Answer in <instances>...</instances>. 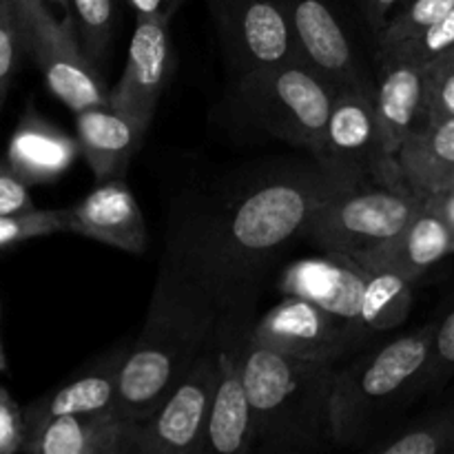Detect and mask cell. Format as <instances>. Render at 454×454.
Segmentation results:
<instances>
[{
	"mask_svg": "<svg viewBox=\"0 0 454 454\" xmlns=\"http://www.w3.org/2000/svg\"><path fill=\"white\" fill-rule=\"evenodd\" d=\"M344 189L350 186L319 167L275 177L244 195L173 257L207 286L220 310L248 306L253 279L284 247L306 235L315 213Z\"/></svg>",
	"mask_w": 454,
	"mask_h": 454,
	"instance_id": "1",
	"label": "cell"
},
{
	"mask_svg": "<svg viewBox=\"0 0 454 454\" xmlns=\"http://www.w3.org/2000/svg\"><path fill=\"white\" fill-rule=\"evenodd\" d=\"M220 304L173 255L155 279L145 324L124 355L115 408L142 424L215 341Z\"/></svg>",
	"mask_w": 454,
	"mask_h": 454,
	"instance_id": "2",
	"label": "cell"
},
{
	"mask_svg": "<svg viewBox=\"0 0 454 454\" xmlns=\"http://www.w3.org/2000/svg\"><path fill=\"white\" fill-rule=\"evenodd\" d=\"M248 306L220 313L255 412V452H315L337 446L333 388L337 368L266 348L247 328Z\"/></svg>",
	"mask_w": 454,
	"mask_h": 454,
	"instance_id": "3",
	"label": "cell"
},
{
	"mask_svg": "<svg viewBox=\"0 0 454 454\" xmlns=\"http://www.w3.org/2000/svg\"><path fill=\"white\" fill-rule=\"evenodd\" d=\"M437 322L399 335L350 366L337 368L333 388V430L337 446H359L368 439L381 412L402 402L411 390L419 393L428 366Z\"/></svg>",
	"mask_w": 454,
	"mask_h": 454,
	"instance_id": "4",
	"label": "cell"
},
{
	"mask_svg": "<svg viewBox=\"0 0 454 454\" xmlns=\"http://www.w3.org/2000/svg\"><path fill=\"white\" fill-rule=\"evenodd\" d=\"M239 96L262 127L317 158L335 89L304 58L244 74Z\"/></svg>",
	"mask_w": 454,
	"mask_h": 454,
	"instance_id": "5",
	"label": "cell"
},
{
	"mask_svg": "<svg viewBox=\"0 0 454 454\" xmlns=\"http://www.w3.org/2000/svg\"><path fill=\"white\" fill-rule=\"evenodd\" d=\"M426 202V193L406 186H350L333 195L309 224L306 238L324 253L357 257L406 229Z\"/></svg>",
	"mask_w": 454,
	"mask_h": 454,
	"instance_id": "6",
	"label": "cell"
},
{
	"mask_svg": "<svg viewBox=\"0 0 454 454\" xmlns=\"http://www.w3.org/2000/svg\"><path fill=\"white\" fill-rule=\"evenodd\" d=\"M317 167L348 186H406L399 160L390 158L380 136L375 114V82L371 75L353 80L335 91Z\"/></svg>",
	"mask_w": 454,
	"mask_h": 454,
	"instance_id": "7",
	"label": "cell"
},
{
	"mask_svg": "<svg viewBox=\"0 0 454 454\" xmlns=\"http://www.w3.org/2000/svg\"><path fill=\"white\" fill-rule=\"evenodd\" d=\"M20 43L38 65L53 96L74 114L109 105V91L75 31L74 13L58 20L44 0H13Z\"/></svg>",
	"mask_w": 454,
	"mask_h": 454,
	"instance_id": "8",
	"label": "cell"
},
{
	"mask_svg": "<svg viewBox=\"0 0 454 454\" xmlns=\"http://www.w3.org/2000/svg\"><path fill=\"white\" fill-rule=\"evenodd\" d=\"M217 372L220 362L217 344L213 341L160 403L158 411L142 421L133 454L207 452V430Z\"/></svg>",
	"mask_w": 454,
	"mask_h": 454,
	"instance_id": "9",
	"label": "cell"
},
{
	"mask_svg": "<svg viewBox=\"0 0 454 454\" xmlns=\"http://www.w3.org/2000/svg\"><path fill=\"white\" fill-rule=\"evenodd\" d=\"M217 25L239 74L300 58L286 0H215Z\"/></svg>",
	"mask_w": 454,
	"mask_h": 454,
	"instance_id": "10",
	"label": "cell"
},
{
	"mask_svg": "<svg viewBox=\"0 0 454 454\" xmlns=\"http://www.w3.org/2000/svg\"><path fill=\"white\" fill-rule=\"evenodd\" d=\"M251 333L262 346L275 353L326 364H335L366 337L353 324L310 301L288 295L262 315Z\"/></svg>",
	"mask_w": 454,
	"mask_h": 454,
	"instance_id": "11",
	"label": "cell"
},
{
	"mask_svg": "<svg viewBox=\"0 0 454 454\" xmlns=\"http://www.w3.org/2000/svg\"><path fill=\"white\" fill-rule=\"evenodd\" d=\"M168 22L164 18L136 16L122 78L109 91V105L151 124L158 102L176 71Z\"/></svg>",
	"mask_w": 454,
	"mask_h": 454,
	"instance_id": "12",
	"label": "cell"
},
{
	"mask_svg": "<svg viewBox=\"0 0 454 454\" xmlns=\"http://www.w3.org/2000/svg\"><path fill=\"white\" fill-rule=\"evenodd\" d=\"M368 269L344 253H324L288 266L279 279V291L319 306L326 313L353 324L368 337L362 326V304Z\"/></svg>",
	"mask_w": 454,
	"mask_h": 454,
	"instance_id": "13",
	"label": "cell"
},
{
	"mask_svg": "<svg viewBox=\"0 0 454 454\" xmlns=\"http://www.w3.org/2000/svg\"><path fill=\"white\" fill-rule=\"evenodd\" d=\"M375 114L386 153L399 160L403 142L424 118V67L397 47H377Z\"/></svg>",
	"mask_w": 454,
	"mask_h": 454,
	"instance_id": "14",
	"label": "cell"
},
{
	"mask_svg": "<svg viewBox=\"0 0 454 454\" xmlns=\"http://www.w3.org/2000/svg\"><path fill=\"white\" fill-rule=\"evenodd\" d=\"M67 231L133 255L149 247L145 213L122 177L98 182L87 198L67 208Z\"/></svg>",
	"mask_w": 454,
	"mask_h": 454,
	"instance_id": "15",
	"label": "cell"
},
{
	"mask_svg": "<svg viewBox=\"0 0 454 454\" xmlns=\"http://www.w3.org/2000/svg\"><path fill=\"white\" fill-rule=\"evenodd\" d=\"M286 9L300 56L335 91L366 75L353 43L326 0H286Z\"/></svg>",
	"mask_w": 454,
	"mask_h": 454,
	"instance_id": "16",
	"label": "cell"
},
{
	"mask_svg": "<svg viewBox=\"0 0 454 454\" xmlns=\"http://www.w3.org/2000/svg\"><path fill=\"white\" fill-rule=\"evenodd\" d=\"M140 424L118 408L84 415H62L27 433L22 452L29 454H133Z\"/></svg>",
	"mask_w": 454,
	"mask_h": 454,
	"instance_id": "17",
	"label": "cell"
},
{
	"mask_svg": "<svg viewBox=\"0 0 454 454\" xmlns=\"http://www.w3.org/2000/svg\"><path fill=\"white\" fill-rule=\"evenodd\" d=\"M215 344L220 372H217L211 417H208L207 452L251 454L255 452L257 443L255 412L231 337L220 326V322H217Z\"/></svg>",
	"mask_w": 454,
	"mask_h": 454,
	"instance_id": "18",
	"label": "cell"
},
{
	"mask_svg": "<svg viewBox=\"0 0 454 454\" xmlns=\"http://www.w3.org/2000/svg\"><path fill=\"white\" fill-rule=\"evenodd\" d=\"M149 122L111 105L89 106L75 114L80 153L98 182L122 177L145 142Z\"/></svg>",
	"mask_w": 454,
	"mask_h": 454,
	"instance_id": "19",
	"label": "cell"
},
{
	"mask_svg": "<svg viewBox=\"0 0 454 454\" xmlns=\"http://www.w3.org/2000/svg\"><path fill=\"white\" fill-rule=\"evenodd\" d=\"M450 253H454V231L424 202L402 233L355 260L368 270H393L415 282Z\"/></svg>",
	"mask_w": 454,
	"mask_h": 454,
	"instance_id": "20",
	"label": "cell"
},
{
	"mask_svg": "<svg viewBox=\"0 0 454 454\" xmlns=\"http://www.w3.org/2000/svg\"><path fill=\"white\" fill-rule=\"evenodd\" d=\"M127 350L129 346L111 350L98 366L80 372L78 377L69 380L65 386L31 403L22 412L25 415V437L27 433H31L38 426H43L44 421L53 419V417L84 415V412L114 408L115 395H118L120 368H122Z\"/></svg>",
	"mask_w": 454,
	"mask_h": 454,
	"instance_id": "21",
	"label": "cell"
},
{
	"mask_svg": "<svg viewBox=\"0 0 454 454\" xmlns=\"http://www.w3.org/2000/svg\"><path fill=\"white\" fill-rule=\"evenodd\" d=\"M78 151V142L56 127L40 118H25L9 142L7 162L27 184H35L62 176Z\"/></svg>",
	"mask_w": 454,
	"mask_h": 454,
	"instance_id": "22",
	"label": "cell"
},
{
	"mask_svg": "<svg viewBox=\"0 0 454 454\" xmlns=\"http://www.w3.org/2000/svg\"><path fill=\"white\" fill-rule=\"evenodd\" d=\"M399 167L412 189L434 193L454 168V118L424 120L399 151Z\"/></svg>",
	"mask_w": 454,
	"mask_h": 454,
	"instance_id": "23",
	"label": "cell"
},
{
	"mask_svg": "<svg viewBox=\"0 0 454 454\" xmlns=\"http://www.w3.org/2000/svg\"><path fill=\"white\" fill-rule=\"evenodd\" d=\"M412 282L393 270H368L362 326L368 335L402 326L411 315Z\"/></svg>",
	"mask_w": 454,
	"mask_h": 454,
	"instance_id": "24",
	"label": "cell"
},
{
	"mask_svg": "<svg viewBox=\"0 0 454 454\" xmlns=\"http://www.w3.org/2000/svg\"><path fill=\"white\" fill-rule=\"evenodd\" d=\"M377 454H454V402L428 412L377 446Z\"/></svg>",
	"mask_w": 454,
	"mask_h": 454,
	"instance_id": "25",
	"label": "cell"
},
{
	"mask_svg": "<svg viewBox=\"0 0 454 454\" xmlns=\"http://www.w3.org/2000/svg\"><path fill=\"white\" fill-rule=\"evenodd\" d=\"M75 29L93 65L106 56L114 35V0H69Z\"/></svg>",
	"mask_w": 454,
	"mask_h": 454,
	"instance_id": "26",
	"label": "cell"
},
{
	"mask_svg": "<svg viewBox=\"0 0 454 454\" xmlns=\"http://www.w3.org/2000/svg\"><path fill=\"white\" fill-rule=\"evenodd\" d=\"M452 9L454 0H402L393 16L388 18L384 31L377 34V47L403 43V40L421 34L430 25L442 20Z\"/></svg>",
	"mask_w": 454,
	"mask_h": 454,
	"instance_id": "27",
	"label": "cell"
},
{
	"mask_svg": "<svg viewBox=\"0 0 454 454\" xmlns=\"http://www.w3.org/2000/svg\"><path fill=\"white\" fill-rule=\"evenodd\" d=\"M67 231V208H34L0 215V248Z\"/></svg>",
	"mask_w": 454,
	"mask_h": 454,
	"instance_id": "28",
	"label": "cell"
},
{
	"mask_svg": "<svg viewBox=\"0 0 454 454\" xmlns=\"http://www.w3.org/2000/svg\"><path fill=\"white\" fill-rule=\"evenodd\" d=\"M454 118V47L424 67V120Z\"/></svg>",
	"mask_w": 454,
	"mask_h": 454,
	"instance_id": "29",
	"label": "cell"
},
{
	"mask_svg": "<svg viewBox=\"0 0 454 454\" xmlns=\"http://www.w3.org/2000/svg\"><path fill=\"white\" fill-rule=\"evenodd\" d=\"M454 380V304L434 326L433 350L421 377V390H439Z\"/></svg>",
	"mask_w": 454,
	"mask_h": 454,
	"instance_id": "30",
	"label": "cell"
},
{
	"mask_svg": "<svg viewBox=\"0 0 454 454\" xmlns=\"http://www.w3.org/2000/svg\"><path fill=\"white\" fill-rule=\"evenodd\" d=\"M381 47H397L406 56H411L417 65L426 67L433 62L434 58L443 56L454 47V9L448 12L442 20L430 25L421 34L412 35V38L403 40V43L395 44H381Z\"/></svg>",
	"mask_w": 454,
	"mask_h": 454,
	"instance_id": "31",
	"label": "cell"
},
{
	"mask_svg": "<svg viewBox=\"0 0 454 454\" xmlns=\"http://www.w3.org/2000/svg\"><path fill=\"white\" fill-rule=\"evenodd\" d=\"M18 47H22V43L16 20V4L13 0H0V109L12 87Z\"/></svg>",
	"mask_w": 454,
	"mask_h": 454,
	"instance_id": "32",
	"label": "cell"
},
{
	"mask_svg": "<svg viewBox=\"0 0 454 454\" xmlns=\"http://www.w3.org/2000/svg\"><path fill=\"white\" fill-rule=\"evenodd\" d=\"M34 208L35 204L29 195V184L13 171L7 160L0 162V215L34 211Z\"/></svg>",
	"mask_w": 454,
	"mask_h": 454,
	"instance_id": "33",
	"label": "cell"
},
{
	"mask_svg": "<svg viewBox=\"0 0 454 454\" xmlns=\"http://www.w3.org/2000/svg\"><path fill=\"white\" fill-rule=\"evenodd\" d=\"M25 443V415L4 388H0V454L22 452Z\"/></svg>",
	"mask_w": 454,
	"mask_h": 454,
	"instance_id": "34",
	"label": "cell"
},
{
	"mask_svg": "<svg viewBox=\"0 0 454 454\" xmlns=\"http://www.w3.org/2000/svg\"><path fill=\"white\" fill-rule=\"evenodd\" d=\"M355 3L359 4L364 18H366L368 25H371V29L377 35L388 25V18L393 16V12L399 7L402 0H355Z\"/></svg>",
	"mask_w": 454,
	"mask_h": 454,
	"instance_id": "35",
	"label": "cell"
},
{
	"mask_svg": "<svg viewBox=\"0 0 454 454\" xmlns=\"http://www.w3.org/2000/svg\"><path fill=\"white\" fill-rule=\"evenodd\" d=\"M182 3L184 0H127L136 16H153L164 18V20H171Z\"/></svg>",
	"mask_w": 454,
	"mask_h": 454,
	"instance_id": "36",
	"label": "cell"
},
{
	"mask_svg": "<svg viewBox=\"0 0 454 454\" xmlns=\"http://www.w3.org/2000/svg\"><path fill=\"white\" fill-rule=\"evenodd\" d=\"M426 202L433 211H437L448 226L454 231V191H437V193H426Z\"/></svg>",
	"mask_w": 454,
	"mask_h": 454,
	"instance_id": "37",
	"label": "cell"
},
{
	"mask_svg": "<svg viewBox=\"0 0 454 454\" xmlns=\"http://www.w3.org/2000/svg\"><path fill=\"white\" fill-rule=\"evenodd\" d=\"M439 191H454V168L448 173V177L443 180V184L439 186ZM434 193H437V191H434Z\"/></svg>",
	"mask_w": 454,
	"mask_h": 454,
	"instance_id": "38",
	"label": "cell"
},
{
	"mask_svg": "<svg viewBox=\"0 0 454 454\" xmlns=\"http://www.w3.org/2000/svg\"><path fill=\"white\" fill-rule=\"evenodd\" d=\"M44 3L58 4V7H62V9H65L67 13H71V3H69V0H44Z\"/></svg>",
	"mask_w": 454,
	"mask_h": 454,
	"instance_id": "39",
	"label": "cell"
},
{
	"mask_svg": "<svg viewBox=\"0 0 454 454\" xmlns=\"http://www.w3.org/2000/svg\"><path fill=\"white\" fill-rule=\"evenodd\" d=\"M7 371V357H4V350H3V341H0V372Z\"/></svg>",
	"mask_w": 454,
	"mask_h": 454,
	"instance_id": "40",
	"label": "cell"
}]
</instances>
